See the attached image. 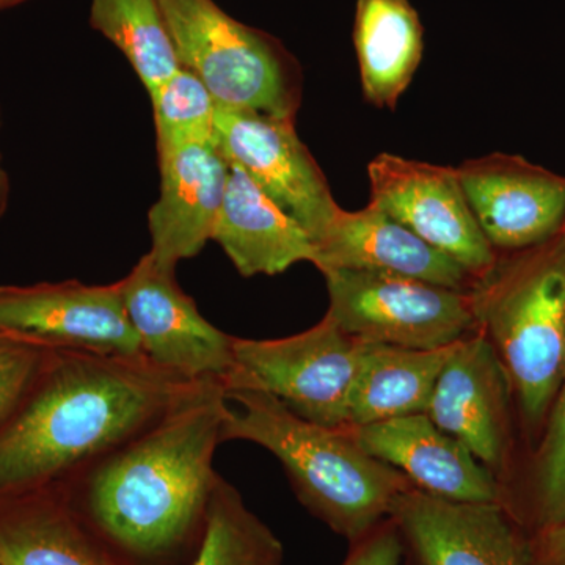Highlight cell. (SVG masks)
I'll return each instance as SVG.
<instances>
[{"label": "cell", "instance_id": "obj_1", "mask_svg": "<svg viewBox=\"0 0 565 565\" xmlns=\"http://www.w3.org/2000/svg\"><path fill=\"white\" fill-rule=\"evenodd\" d=\"M225 412L223 382H196L158 423L55 489L126 564L188 565L218 476Z\"/></svg>", "mask_w": 565, "mask_h": 565}, {"label": "cell", "instance_id": "obj_2", "mask_svg": "<svg viewBox=\"0 0 565 565\" xmlns=\"http://www.w3.org/2000/svg\"><path fill=\"white\" fill-rule=\"evenodd\" d=\"M196 382L143 355L54 349L0 426V503L65 486L158 423Z\"/></svg>", "mask_w": 565, "mask_h": 565}, {"label": "cell", "instance_id": "obj_3", "mask_svg": "<svg viewBox=\"0 0 565 565\" xmlns=\"http://www.w3.org/2000/svg\"><path fill=\"white\" fill-rule=\"evenodd\" d=\"M223 441H250L280 460L300 503L351 544L388 519L394 498L414 487L392 465L334 429L294 415L273 394L225 386Z\"/></svg>", "mask_w": 565, "mask_h": 565}, {"label": "cell", "instance_id": "obj_4", "mask_svg": "<svg viewBox=\"0 0 565 565\" xmlns=\"http://www.w3.org/2000/svg\"><path fill=\"white\" fill-rule=\"evenodd\" d=\"M471 307L531 423L555 403L565 377V228L475 281Z\"/></svg>", "mask_w": 565, "mask_h": 565}, {"label": "cell", "instance_id": "obj_5", "mask_svg": "<svg viewBox=\"0 0 565 565\" xmlns=\"http://www.w3.org/2000/svg\"><path fill=\"white\" fill-rule=\"evenodd\" d=\"M181 66L210 88L217 104L296 118L302 71L291 52L234 20L214 0H158Z\"/></svg>", "mask_w": 565, "mask_h": 565}, {"label": "cell", "instance_id": "obj_6", "mask_svg": "<svg viewBox=\"0 0 565 565\" xmlns=\"http://www.w3.org/2000/svg\"><path fill=\"white\" fill-rule=\"evenodd\" d=\"M362 341L329 315L307 332L278 340H234V367L223 385L273 394L294 415L344 429Z\"/></svg>", "mask_w": 565, "mask_h": 565}, {"label": "cell", "instance_id": "obj_7", "mask_svg": "<svg viewBox=\"0 0 565 565\" xmlns=\"http://www.w3.org/2000/svg\"><path fill=\"white\" fill-rule=\"evenodd\" d=\"M327 315L349 337L397 348H446L478 327L470 291L364 270H327Z\"/></svg>", "mask_w": 565, "mask_h": 565}, {"label": "cell", "instance_id": "obj_8", "mask_svg": "<svg viewBox=\"0 0 565 565\" xmlns=\"http://www.w3.org/2000/svg\"><path fill=\"white\" fill-rule=\"evenodd\" d=\"M371 206L411 230L419 239L484 277L497 263L452 167L411 161L382 152L367 166Z\"/></svg>", "mask_w": 565, "mask_h": 565}, {"label": "cell", "instance_id": "obj_9", "mask_svg": "<svg viewBox=\"0 0 565 565\" xmlns=\"http://www.w3.org/2000/svg\"><path fill=\"white\" fill-rule=\"evenodd\" d=\"M215 140L228 162L241 167L299 222L313 243L329 228L341 207L313 154L297 136L294 118L217 104Z\"/></svg>", "mask_w": 565, "mask_h": 565}, {"label": "cell", "instance_id": "obj_10", "mask_svg": "<svg viewBox=\"0 0 565 565\" xmlns=\"http://www.w3.org/2000/svg\"><path fill=\"white\" fill-rule=\"evenodd\" d=\"M118 285L141 353L151 363L188 381L228 377L236 338L203 318L178 285L177 273L162 269L147 253Z\"/></svg>", "mask_w": 565, "mask_h": 565}, {"label": "cell", "instance_id": "obj_11", "mask_svg": "<svg viewBox=\"0 0 565 565\" xmlns=\"http://www.w3.org/2000/svg\"><path fill=\"white\" fill-rule=\"evenodd\" d=\"M0 333L50 349L143 355L118 281L0 286Z\"/></svg>", "mask_w": 565, "mask_h": 565}, {"label": "cell", "instance_id": "obj_12", "mask_svg": "<svg viewBox=\"0 0 565 565\" xmlns=\"http://www.w3.org/2000/svg\"><path fill=\"white\" fill-rule=\"evenodd\" d=\"M390 519L407 565H541L501 503H459L411 487L394 498Z\"/></svg>", "mask_w": 565, "mask_h": 565}, {"label": "cell", "instance_id": "obj_13", "mask_svg": "<svg viewBox=\"0 0 565 565\" xmlns=\"http://www.w3.org/2000/svg\"><path fill=\"white\" fill-rule=\"evenodd\" d=\"M456 170L476 221L494 250H525L565 228L563 174L503 152L463 162Z\"/></svg>", "mask_w": 565, "mask_h": 565}, {"label": "cell", "instance_id": "obj_14", "mask_svg": "<svg viewBox=\"0 0 565 565\" xmlns=\"http://www.w3.org/2000/svg\"><path fill=\"white\" fill-rule=\"evenodd\" d=\"M161 191L148 211V255L162 269L195 258L212 241L232 163L217 140L191 141L158 150Z\"/></svg>", "mask_w": 565, "mask_h": 565}, {"label": "cell", "instance_id": "obj_15", "mask_svg": "<svg viewBox=\"0 0 565 565\" xmlns=\"http://www.w3.org/2000/svg\"><path fill=\"white\" fill-rule=\"evenodd\" d=\"M509 375L484 333L457 341L424 415L467 446L490 470L508 448Z\"/></svg>", "mask_w": 565, "mask_h": 565}, {"label": "cell", "instance_id": "obj_16", "mask_svg": "<svg viewBox=\"0 0 565 565\" xmlns=\"http://www.w3.org/2000/svg\"><path fill=\"white\" fill-rule=\"evenodd\" d=\"M351 430L364 452L392 465L424 493L459 503L501 501L492 470L427 415L401 416Z\"/></svg>", "mask_w": 565, "mask_h": 565}, {"label": "cell", "instance_id": "obj_17", "mask_svg": "<svg viewBox=\"0 0 565 565\" xmlns=\"http://www.w3.org/2000/svg\"><path fill=\"white\" fill-rule=\"evenodd\" d=\"M316 263L327 270H364L415 278L470 291L476 278L411 230L367 204L362 211L341 207L329 228L315 241Z\"/></svg>", "mask_w": 565, "mask_h": 565}, {"label": "cell", "instance_id": "obj_18", "mask_svg": "<svg viewBox=\"0 0 565 565\" xmlns=\"http://www.w3.org/2000/svg\"><path fill=\"white\" fill-rule=\"evenodd\" d=\"M212 241L245 278L274 277L294 264L316 263L310 234L234 163Z\"/></svg>", "mask_w": 565, "mask_h": 565}, {"label": "cell", "instance_id": "obj_19", "mask_svg": "<svg viewBox=\"0 0 565 565\" xmlns=\"http://www.w3.org/2000/svg\"><path fill=\"white\" fill-rule=\"evenodd\" d=\"M0 565L128 564L50 489L0 503Z\"/></svg>", "mask_w": 565, "mask_h": 565}, {"label": "cell", "instance_id": "obj_20", "mask_svg": "<svg viewBox=\"0 0 565 565\" xmlns=\"http://www.w3.org/2000/svg\"><path fill=\"white\" fill-rule=\"evenodd\" d=\"M456 344L419 351L362 341L349 404V426L424 414Z\"/></svg>", "mask_w": 565, "mask_h": 565}, {"label": "cell", "instance_id": "obj_21", "mask_svg": "<svg viewBox=\"0 0 565 565\" xmlns=\"http://www.w3.org/2000/svg\"><path fill=\"white\" fill-rule=\"evenodd\" d=\"M353 44L364 99L396 109L423 58L418 13L408 0H356Z\"/></svg>", "mask_w": 565, "mask_h": 565}, {"label": "cell", "instance_id": "obj_22", "mask_svg": "<svg viewBox=\"0 0 565 565\" xmlns=\"http://www.w3.org/2000/svg\"><path fill=\"white\" fill-rule=\"evenodd\" d=\"M90 25L120 50L148 93L181 68L158 0H92Z\"/></svg>", "mask_w": 565, "mask_h": 565}, {"label": "cell", "instance_id": "obj_23", "mask_svg": "<svg viewBox=\"0 0 565 565\" xmlns=\"http://www.w3.org/2000/svg\"><path fill=\"white\" fill-rule=\"evenodd\" d=\"M285 550L236 487L221 475L212 489L199 550L188 565H282Z\"/></svg>", "mask_w": 565, "mask_h": 565}, {"label": "cell", "instance_id": "obj_24", "mask_svg": "<svg viewBox=\"0 0 565 565\" xmlns=\"http://www.w3.org/2000/svg\"><path fill=\"white\" fill-rule=\"evenodd\" d=\"M148 96L154 117L158 150L191 141L215 140L217 102L192 71L181 66Z\"/></svg>", "mask_w": 565, "mask_h": 565}, {"label": "cell", "instance_id": "obj_25", "mask_svg": "<svg viewBox=\"0 0 565 565\" xmlns=\"http://www.w3.org/2000/svg\"><path fill=\"white\" fill-rule=\"evenodd\" d=\"M555 403L539 459L537 520L542 531L565 522V377Z\"/></svg>", "mask_w": 565, "mask_h": 565}, {"label": "cell", "instance_id": "obj_26", "mask_svg": "<svg viewBox=\"0 0 565 565\" xmlns=\"http://www.w3.org/2000/svg\"><path fill=\"white\" fill-rule=\"evenodd\" d=\"M54 349L0 333V426L17 411Z\"/></svg>", "mask_w": 565, "mask_h": 565}, {"label": "cell", "instance_id": "obj_27", "mask_svg": "<svg viewBox=\"0 0 565 565\" xmlns=\"http://www.w3.org/2000/svg\"><path fill=\"white\" fill-rule=\"evenodd\" d=\"M403 559V542L388 516L371 533L351 544V552L341 565H401Z\"/></svg>", "mask_w": 565, "mask_h": 565}, {"label": "cell", "instance_id": "obj_28", "mask_svg": "<svg viewBox=\"0 0 565 565\" xmlns=\"http://www.w3.org/2000/svg\"><path fill=\"white\" fill-rule=\"evenodd\" d=\"M535 552L541 565H565V522L542 531Z\"/></svg>", "mask_w": 565, "mask_h": 565}, {"label": "cell", "instance_id": "obj_29", "mask_svg": "<svg viewBox=\"0 0 565 565\" xmlns=\"http://www.w3.org/2000/svg\"><path fill=\"white\" fill-rule=\"evenodd\" d=\"M0 122H2V111H0ZM10 178L2 166V154H0V217L6 214L7 207L10 202Z\"/></svg>", "mask_w": 565, "mask_h": 565}, {"label": "cell", "instance_id": "obj_30", "mask_svg": "<svg viewBox=\"0 0 565 565\" xmlns=\"http://www.w3.org/2000/svg\"><path fill=\"white\" fill-rule=\"evenodd\" d=\"M22 2L28 0H0V10L10 9V7L20 6Z\"/></svg>", "mask_w": 565, "mask_h": 565}]
</instances>
